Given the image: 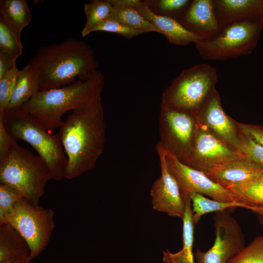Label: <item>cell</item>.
<instances>
[{"label":"cell","instance_id":"1","mask_svg":"<svg viewBox=\"0 0 263 263\" xmlns=\"http://www.w3.org/2000/svg\"><path fill=\"white\" fill-rule=\"evenodd\" d=\"M106 129L101 96L62 122L58 133L67 159L65 178L74 179L95 168L104 148Z\"/></svg>","mask_w":263,"mask_h":263},{"label":"cell","instance_id":"2","mask_svg":"<svg viewBox=\"0 0 263 263\" xmlns=\"http://www.w3.org/2000/svg\"><path fill=\"white\" fill-rule=\"evenodd\" d=\"M28 65L38 75L40 91L58 88L75 81H86L97 70L99 63L86 42L69 38L39 48Z\"/></svg>","mask_w":263,"mask_h":263},{"label":"cell","instance_id":"3","mask_svg":"<svg viewBox=\"0 0 263 263\" xmlns=\"http://www.w3.org/2000/svg\"><path fill=\"white\" fill-rule=\"evenodd\" d=\"M104 76L99 71L86 81L40 91L22 106L48 132L59 128L64 113L82 108L101 96Z\"/></svg>","mask_w":263,"mask_h":263},{"label":"cell","instance_id":"4","mask_svg":"<svg viewBox=\"0 0 263 263\" xmlns=\"http://www.w3.org/2000/svg\"><path fill=\"white\" fill-rule=\"evenodd\" d=\"M10 135L29 144L50 169L56 180L65 178L67 159L58 133L52 135L38 123L22 106L0 113Z\"/></svg>","mask_w":263,"mask_h":263},{"label":"cell","instance_id":"5","mask_svg":"<svg viewBox=\"0 0 263 263\" xmlns=\"http://www.w3.org/2000/svg\"><path fill=\"white\" fill-rule=\"evenodd\" d=\"M53 179L46 163L14 140L10 151L0 162V183L14 188L28 202L38 205L47 182Z\"/></svg>","mask_w":263,"mask_h":263},{"label":"cell","instance_id":"6","mask_svg":"<svg viewBox=\"0 0 263 263\" xmlns=\"http://www.w3.org/2000/svg\"><path fill=\"white\" fill-rule=\"evenodd\" d=\"M217 79L216 69L207 64L184 69L163 92L160 105L195 115L215 89Z\"/></svg>","mask_w":263,"mask_h":263},{"label":"cell","instance_id":"7","mask_svg":"<svg viewBox=\"0 0 263 263\" xmlns=\"http://www.w3.org/2000/svg\"><path fill=\"white\" fill-rule=\"evenodd\" d=\"M263 28L258 21L245 20L223 27L214 38L195 44L206 60H224L250 54L256 46Z\"/></svg>","mask_w":263,"mask_h":263},{"label":"cell","instance_id":"8","mask_svg":"<svg viewBox=\"0 0 263 263\" xmlns=\"http://www.w3.org/2000/svg\"><path fill=\"white\" fill-rule=\"evenodd\" d=\"M55 213L32 204L23 198L16 205L6 223L13 226L25 239L33 260L47 246L55 227Z\"/></svg>","mask_w":263,"mask_h":263},{"label":"cell","instance_id":"9","mask_svg":"<svg viewBox=\"0 0 263 263\" xmlns=\"http://www.w3.org/2000/svg\"><path fill=\"white\" fill-rule=\"evenodd\" d=\"M243 156L197 122L190 150L180 161L207 175Z\"/></svg>","mask_w":263,"mask_h":263},{"label":"cell","instance_id":"10","mask_svg":"<svg viewBox=\"0 0 263 263\" xmlns=\"http://www.w3.org/2000/svg\"><path fill=\"white\" fill-rule=\"evenodd\" d=\"M197 123L194 115L161 106L158 143L181 161L190 150Z\"/></svg>","mask_w":263,"mask_h":263},{"label":"cell","instance_id":"11","mask_svg":"<svg viewBox=\"0 0 263 263\" xmlns=\"http://www.w3.org/2000/svg\"><path fill=\"white\" fill-rule=\"evenodd\" d=\"M215 240L207 251L197 249V263H227L244 247V236L237 221L225 211L216 212L213 217Z\"/></svg>","mask_w":263,"mask_h":263},{"label":"cell","instance_id":"12","mask_svg":"<svg viewBox=\"0 0 263 263\" xmlns=\"http://www.w3.org/2000/svg\"><path fill=\"white\" fill-rule=\"evenodd\" d=\"M164 150L167 168L177 180L184 199L190 193L195 192L220 202H238L230 190L212 181L204 172L184 164Z\"/></svg>","mask_w":263,"mask_h":263},{"label":"cell","instance_id":"13","mask_svg":"<svg viewBox=\"0 0 263 263\" xmlns=\"http://www.w3.org/2000/svg\"><path fill=\"white\" fill-rule=\"evenodd\" d=\"M195 116L199 123L243 154L242 133L236 121L223 110L220 95L216 89L197 111Z\"/></svg>","mask_w":263,"mask_h":263},{"label":"cell","instance_id":"14","mask_svg":"<svg viewBox=\"0 0 263 263\" xmlns=\"http://www.w3.org/2000/svg\"><path fill=\"white\" fill-rule=\"evenodd\" d=\"M156 149L160 162L161 176L154 181L150 188L152 207L157 211L182 220L186 203L179 185L167 168L164 150L158 142Z\"/></svg>","mask_w":263,"mask_h":263},{"label":"cell","instance_id":"15","mask_svg":"<svg viewBox=\"0 0 263 263\" xmlns=\"http://www.w3.org/2000/svg\"><path fill=\"white\" fill-rule=\"evenodd\" d=\"M202 40L216 37L222 27L215 15L213 0H193L177 19Z\"/></svg>","mask_w":263,"mask_h":263},{"label":"cell","instance_id":"16","mask_svg":"<svg viewBox=\"0 0 263 263\" xmlns=\"http://www.w3.org/2000/svg\"><path fill=\"white\" fill-rule=\"evenodd\" d=\"M128 2L152 23L160 33L164 35L169 42L186 46L191 43L196 44L202 40L186 29L178 20L153 12L146 1L128 0Z\"/></svg>","mask_w":263,"mask_h":263},{"label":"cell","instance_id":"17","mask_svg":"<svg viewBox=\"0 0 263 263\" xmlns=\"http://www.w3.org/2000/svg\"><path fill=\"white\" fill-rule=\"evenodd\" d=\"M213 3L222 28L242 20L260 22L263 17V0H213Z\"/></svg>","mask_w":263,"mask_h":263},{"label":"cell","instance_id":"18","mask_svg":"<svg viewBox=\"0 0 263 263\" xmlns=\"http://www.w3.org/2000/svg\"><path fill=\"white\" fill-rule=\"evenodd\" d=\"M263 172V168L245 156L231 162L207 176L226 188L249 181Z\"/></svg>","mask_w":263,"mask_h":263},{"label":"cell","instance_id":"19","mask_svg":"<svg viewBox=\"0 0 263 263\" xmlns=\"http://www.w3.org/2000/svg\"><path fill=\"white\" fill-rule=\"evenodd\" d=\"M186 208L182 219L183 247L177 253H170L168 250L163 252L164 263H194L192 252L194 242V224L191 200L189 196L184 199Z\"/></svg>","mask_w":263,"mask_h":263},{"label":"cell","instance_id":"20","mask_svg":"<svg viewBox=\"0 0 263 263\" xmlns=\"http://www.w3.org/2000/svg\"><path fill=\"white\" fill-rule=\"evenodd\" d=\"M226 189L234 195L237 201L263 217V172L245 183L229 187Z\"/></svg>","mask_w":263,"mask_h":263},{"label":"cell","instance_id":"21","mask_svg":"<svg viewBox=\"0 0 263 263\" xmlns=\"http://www.w3.org/2000/svg\"><path fill=\"white\" fill-rule=\"evenodd\" d=\"M0 17L19 39L22 30L29 25L32 18L26 0H1Z\"/></svg>","mask_w":263,"mask_h":263},{"label":"cell","instance_id":"22","mask_svg":"<svg viewBox=\"0 0 263 263\" xmlns=\"http://www.w3.org/2000/svg\"><path fill=\"white\" fill-rule=\"evenodd\" d=\"M113 6L110 18L122 24L143 32L160 31L134 7L130 5L128 0H109Z\"/></svg>","mask_w":263,"mask_h":263},{"label":"cell","instance_id":"23","mask_svg":"<svg viewBox=\"0 0 263 263\" xmlns=\"http://www.w3.org/2000/svg\"><path fill=\"white\" fill-rule=\"evenodd\" d=\"M30 253L27 241L13 226L8 223L0 225V263Z\"/></svg>","mask_w":263,"mask_h":263},{"label":"cell","instance_id":"24","mask_svg":"<svg viewBox=\"0 0 263 263\" xmlns=\"http://www.w3.org/2000/svg\"><path fill=\"white\" fill-rule=\"evenodd\" d=\"M39 91V78L35 72L26 65L20 70L6 110L22 106Z\"/></svg>","mask_w":263,"mask_h":263},{"label":"cell","instance_id":"25","mask_svg":"<svg viewBox=\"0 0 263 263\" xmlns=\"http://www.w3.org/2000/svg\"><path fill=\"white\" fill-rule=\"evenodd\" d=\"M189 197L191 202L193 220L195 225L199 222L203 215L210 212L224 211L236 207L245 208V206L242 203L224 202L209 199L198 193H190Z\"/></svg>","mask_w":263,"mask_h":263},{"label":"cell","instance_id":"26","mask_svg":"<svg viewBox=\"0 0 263 263\" xmlns=\"http://www.w3.org/2000/svg\"><path fill=\"white\" fill-rule=\"evenodd\" d=\"M86 22L81 34L84 37L93 32L99 23L111 17L113 6L109 0H94L84 4Z\"/></svg>","mask_w":263,"mask_h":263},{"label":"cell","instance_id":"27","mask_svg":"<svg viewBox=\"0 0 263 263\" xmlns=\"http://www.w3.org/2000/svg\"><path fill=\"white\" fill-rule=\"evenodd\" d=\"M189 0H147L150 9L155 13L176 19L181 16L189 6Z\"/></svg>","mask_w":263,"mask_h":263},{"label":"cell","instance_id":"28","mask_svg":"<svg viewBox=\"0 0 263 263\" xmlns=\"http://www.w3.org/2000/svg\"><path fill=\"white\" fill-rule=\"evenodd\" d=\"M22 48L21 39L0 17V51L18 58L22 54Z\"/></svg>","mask_w":263,"mask_h":263},{"label":"cell","instance_id":"29","mask_svg":"<svg viewBox=\"0 0 263 263\" xmlns=\"http://www.w3.org/2000/svg\"><path fill=\"white\" fill-rule=\"evenodd\" d=\"M227 263H263V236L256 237Z\"/></svg>","mask_w":263,"mask_h":263},{"label":"cell","instance_id":"30","mask_svg":"<svg viewBox=\"0 0 263 263\" xmlns=\"http://www.w3.org/2000/svg\"><path fill=\"white\" fill-rule=\"evenodd\" d=\"M22 196L13 188L0 183V225L6 224Z\"/></svg>","mask_w":263,"mask_h":263},{"label":"cell","instance_id":"31","mask_svg":"<svg viewBox=\"0 0 263 263\" xmlns=\"http://www.w3.org/2000/svg\"><path fill=\"white\" fill-rule=\"evenodd\" d=\"M19 72L15 66L0 78V113L7 108Z\"/></svg>","mask_w":263,"mask_h":263},{"label":"cell","instance_id":"32","mask_svg":"<svg viewBox=\"0 0 263 263\" xmlns=\"http://www.w3.org/2000/svg\"><path fill=\"white\" fill-rule=\"evenodd\" d=\"M104 31L120 35L124 37L130 38L143 34V32L128 27L118 21L109 18L99 23L94 28L93 32Z\"/></svg>","mask_w":263,"mask_h":263},{"label":"cell","instance_id":"33","mask_svg":"<svg viewBox=\"0 0 263 263\" xmlns=\"http://www.w3.org/2000/svg\"><path fill=\"white\" fill-rule=\"evenodd\" d=\"M242 133L244 142L243 154L252 162L263 168V146L249 136L242 132Z\"/></svg>","mask_w":263,"mask_h":263},{"label":"cell","instance_id":"34","mask_svg":"<svg viewBox=\"0 0 263 263\" xmlns=\"http://www.w3.org/2000/svg\"><path fill=\"white\" fill-rule=\"evenodd\" d=\"M240 131L258 143L263 146V127L261 126L247 124L236 121Z\"/></svg>","mask_w":263,"mask_h":263},{"label":"cell","instance_id":"35","mask_svg":"<svg viewBox=\"0 0 263 263\" xmlns=\"http://www.w3.org/2000/svg\"><path fill=\"white\" fill-rule=\"evenodd\" d=\"M14 140L7 132L2 119L0 118V162L7 156Z\"/></svg>","mask_w":263,"mask_h":263},{"label":"cell","instance_id":"36","mask_svg":"<svg viewBox=\"0 0 263 263\" xmlns=\"http://www.w3.org/2000/svg\"><path fill=\"white\" fill-rule=\"evenodd\" d=\"M18 58L0 51V78L8 71L16 66Z\"/></svg>","mask_w":263,"mask_h":263},{"label":"cell","instance_id":"37","mask_svg":"<svg viewBox=\"0 0 263 263\" xmlns=\"http://www.w3.org/2000/svg\"><path fill=\"white\" fill-rule=\"evenodd\" d=\"M32 259L29 256H23L8 260L0 263H30Z\"/></svg>","mask_w":263,"mask_h":263},{"label":"cell","instance_id":"38","mask_svg":"<svg viewBox=\"0 0 263 263\" xmlns=\"http://www.w3.org/2000/svg\"><path fill=\"white\" fill-rule=\"evenodd\" d=\"M258 219L260 223L263 226V217L259 216Z\"/></svg>","mask_w":263,"mask_h":263},{"label":"cell","instance_id":"39","mask_svg":"<svg viewBox=\"0 0 263 263\" xmlns=\"http://www.w3.org/2000/svg\"><path fill=\"white\" fill-rule=\"evenodd\" d=\"M260 24H261V25L262 26V28H263V18L262 19L261 21H260Z\"/></svg>","mask_w":263,"mask_h":263}]
</instances>
